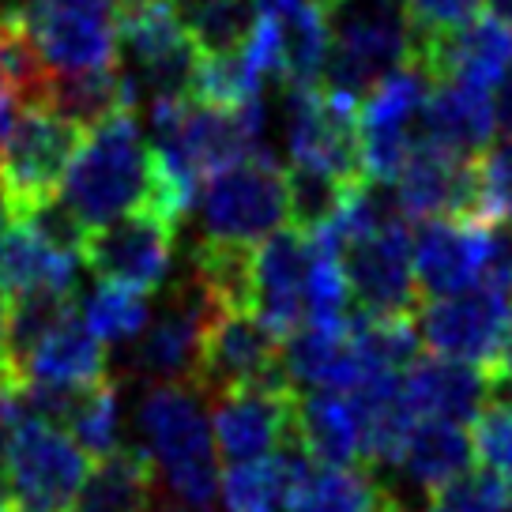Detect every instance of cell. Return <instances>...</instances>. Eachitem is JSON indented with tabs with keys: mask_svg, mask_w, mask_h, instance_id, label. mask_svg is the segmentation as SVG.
<instances>
[{
	"mask_svg": "<svg viewBox=\"0 0 512 512\" xmlns=\"http://www.w3.org/2000/svg\"><path fill=\"white\" fill-rule=\"evenodd\" d=\"M253 287V317L279 339L302 328H332L351 317L339 260L290 226L256 245Z\"/></svg>",
	"mask_w": 512,
	"mask_h": 512,
	"instance_id": "cell-1",
	"label": "cell"
},
{
	"mask_svg": "<svg viewBox=\"0 0 512 512\" xmlns=\"http://www.w3.org/2000/svg\"><path fill=\"white\" fill-rule=\"evenodd\" d=\"M155 196V151L136 113L125 110L83 136L61 185V200L91 234L132 211L151 208Z\"/></svg>",
	"mask_w": 512,
	"mask_h": 512,
	"instance_id": "cell-2",
	"label": "cell"
},
{
	"mask_svg": "<svg viewBox=\"0 0 512 512\" xmlns=\"http://www.w3.org/2000/svg\"><path fill=\"white\" fill-rule=\"evenodd\" d=\"M200 400L192 384L147 388L136 407V430L166 494L196 512H211L219 494V448Z\"/></svg>",
	"mask_w": 512,
	"mask_h": 512,
	"instance_id": "cell-3",
	"label": "cell"
},
{
	"mask_svg": "<svg viewBox=\"0 0 512 512\" xmlns=\"http://www.w3.org/2000/svg\"><path fill=\"white\" fill-rule=\"evenodd\" d=\"M0 497L19 512H72L91 479V460L64 426L31 415L19 396L0 407Z\"/></svg>",
	"mask_w": 512,
	"mask_h": 512,
	"instance_id": "cell-4",
	"label": "cell"
},
{
	"mask_svg": "<svg viewBox=\"0 0 512 512\" xmlns=\"http://www.w3.org/2000/svg\"><path fill=\"white\" fill-rule=\"evenodd\" d=\"M415 61V38L400 4L392 0H336L332 8V49L320 87L328 95L362 98Z\"/></svg>",
	"mask_w": 512,
	"mask_h": 512,
	"instance_id": "cell-5",
	"label": "cell"
},
{
	"mask_svg": "<svg viewBox=\"0 0 512 512\" xmlns=\"http://www.w3.org/2000/svg\"><path fill=\"white\" fill-rule=\"evenodd\" d=\"M200 241L256 249L287 223V174L272 155H256L211 174L196 192Z\"/></svg>",
	"mask_w": 512,
	"mask_h": 512,
	"instance_id": "cell-6",
	"label": "cell"
},
{
	"mask_svg": "<svg viewBox=\"0 0 512 512\" xmlns=\"http://www.w3.org/2000/svg\"><path fill=\"white\" fill-rule=\"evenodd\" d=\"M83 136L87 132L53 106L19 110L16 125L4 140V151H0V192L12 204L16 219L61 196V185Z\"/></svg>",
	"mask_w": 512,
	"mask_h": 512,
	"instance_id": "cell-7",
	"label": "cell"
},
{
	"mask_svg": "<svg viewBox=\"0 0 512 512\" xmlns=\"http://www.w3.org/2000/svg\"><path fill=\"white\" fill-rule=\"evenodd\" d=\"M19 19L53 76H80L117 64V0H27Z\"/></svg>",
	"mask_w": 512,
	"mask_h": 512,
	"instance_id": "cell-8",
	"label": "cell"
},
{
	"mask_svg": "<svg viewBox=\"0 0 512 512\" xmlns=\"http://www.w3.org/2000/svg\"><path fill=\"white\" fill-rule=\"evenodd\" d=\"M430 91V72L411 61L358 102V159L366 185H392L400 177L403 162L418 147V125Z\"/></svg>",
	"mask_w": 512,
	"mask_h": 512,
	"instance_id": "cell-9",
	"label": "cell"
},
{
	"mask_svg": "<svg viewBox=\"0 0 512 512\" xmlns=\"http://www.w3.org/2000/svg\"><path fill=\"white\" fill-rule=\"evenodd\" d=\"M415 332L433 358L490 369L512 332V290L482 279L464 294L422 302L415 313Z\"/></svg>",
	"mask_w": 512,
	"mask_h": 512,
	"instance_id": "cell-10",
	"label": "cell"
},
{
	"mask_svg": "<svg viewBox=\"0 0 512 512\" xmlns=\"http://www.w3.org/2000/svg\"><path fill=\"white\" fill-rule=\"evenodd\" d=\"M354 313L369 320H403L418 313V287L411 268V226L400 211L384 215L369 234L339 253Z\"/></svg>",
	"mask_w": 512,
	"mask_h": 512,
	"instance_id": "cell-11",
	"label": "cell"
},
{
	"mask_svg": "<svg viewBox=\"0 0 512 512\" xmlns=\"http://www.w3.org/2000/svg\"><path fill=\"white\" fill-rule=\"evenodd\" d=\"M215 313L219 309L211 305L204 287L185 272V279H177L159 309L151 313L144 336L128 347V373L147 381L151 388L192 384L196 366H200L204 332Z\"/></svg>",
	"mask_w": 512,
	"mask_h": 512,
	"instance_id": "cell-12",
	"label": "cell"
},
{
	"mask_svg": "<svg viewBox=\"0 0 512 512\" xmlns=\"http://www.w3.org/2000/svg\"><path fill=\"white\" fill-rule=\"evenodd\" d=\"M283 132L294 166L320 170L339 181H362L358 159V106L324 87H287Z\"/></svg>",
	"mask_w": 512,
	"mask_h": 512,
	"instance_id": "cell-13",
	"label": "cell"
},
{
	"mask_svg": "<svg viewBox=\"0 0 512 512\" xmlns=\"http://www.w3.org/2000/svg\"><path fill=\"white\" fill-rule=\"evenodd\" d=\"M298 392L287 381L234 388L211 400V433L215 448L230 467L260 464L294 441Z\"/></svg>",
	"mask_w": 512,
	"mask_h": 512,
	"instance_id": "cell-14",
	"label": "cell"
},
{
	"mask_svg": "<svg viewBox=\"0 0 512 512\" xmlns=\"http://www.w3.org/2000/svg\"><path fill=\"white\" fill-rule=\"evenodd\" d=\"M177 249V226L155 211H132L117 223H106L87 234L83 264L98 275V283L155 294L170 279Z\"/></svg>",
	"mask_w": 512,
	"mask_h": 512,
	"instance_id": "cell-15",
	"label": "cell"
},
{
	"mask_svg": "<svg viewBox=\"0 0 512 512\" xmlns=\"http://www.w3.org/2000/svg\"><path fill=\"white\" fill-rule=\"evenodd\" d=\"M279 354H283L279 336H272L253 313H215L204 332L192 388L204 400H215L234 388L287 381Z\"/></svg>",
	"mask_w": 512,
	"mask_h": 512,
	"instance_id": "cell-16",
	"label": "cell"
},
{
	"mask_svg": "<svg viewBox=\"0 0 512 512\" xmlns=\"http://www.w3.org/2000/svg\"><path fill=\"white\" fill-rule=\"evenodd\" d=\"M490 260V226L475 219H426L411 230L418 298L437 302L479 287Z\"/></svg>",
	"mask_w": 512,
	"mask_h": 512,
	"instance_id": "cell-17",
	"label": "cell"
},
{
	"mask_svg": "<svg viewBox=\"0 0 512 512\" xmlns=\"http://www.w3.org/2000/svg\"><path fill=\"white\" fill-rule=\"evenodd\" d=\"M392 185H396L392 204L403 219H418V223H426V219H475V223H482L479 162L452 159L445 151L418 144Z\"/></svg>",
	"mask_w": 512,
	"mask_h": 512,
	"instance_id": "cell-18",
	"label": "cell"
},
{
	"mask_svg": "<svg viewBox=\"0 0 512 512\" xmlns=\"http://www.w3.org/2000/svg\"><path fill=\"white\" fill-rule=\"evenodd\" d=\"M415 64L433 83H475L494 91L512 72V27L479 12L464 27L415 42Z\"/></svg>",
	"mask_w": 512,
	"mask_h": 512,
	"instance_id": "cell-19",
	"label": "cell"
},
{
	"mask_svg": "<svg viewBox=\"0 0 512 512\" xmlns=\"http://www.w3.org/2000/svg\"><path fill=\"white\" fill-rule=\"evenodd\" d=\"M494 132V91L475 83H437L422 110L418 144L445 151L452 159L479 162L494 147Z\"/></svg>",
	"mask_w": 512,
	"mask_h": 512,
	"instance_id": "cell-20",
	"label": "cell"
},
{
	"mask_svg": "<svg viewBox=\"0 0 512 512\" xmlns=\"http://www.w3.org/2000/svg\"><path fill=\"white\" fill-rule=\"evenodd\" d=\"M106 377H110L106 343L76 313L61 320L19 369L23 388H53V392H91Z\"/></svg>",
	"mask_w": 512,
	"mask_h": 512,
	"instance_id": "cell-21",
	"label": "cell"
},
{
	"mask_svg": "<svg viewBox=\"0 0 512 512\" xmlns=\"http://www.w3.org/2000/svg\"><path fill=\"white\" fill-rule=\"evenodd\" d=\"M283 377L298 392H354L369 381L347 320L332 328H302L283 343Z\"/></svg>",
	"mask_w": 512,
	"mask_h": 512,
	"instance_id": "cell-22",
	"label": "cell"
},
{
	"mask_svg": "<svg viewBox=\"0 0 512 512\" xmlns=\"http://www.w3.org/2000/svg\"><path fill=\"white\" fill-rule=\"evenodd\" d=\"M403 400L418 422H475L486 403V369L426 354L403 373Z\"/></svg>",
	"mask_w": 512,
	"mask_h": 512,
	"instance_id": "cell-23",
	"label": "cell"
},
{
	"mask_svg": "<svg viewBox=\"0 0 512 512\" xmlns=\"http://www.w3.org/2000/svg\"><path fill=\"white\" fill-rule=\"evenodd\" d=\"M294 441L317 467H362V415L351 392L298 396Z\"/></svg>",
	"mask_w": 512,
	"mask_h": 512,
	"instance_id": "cell-24",
	"label": "cell"
},
{
	"mask_svg": "<svg viewBox=\"0 0 512 512\" xmlns=\"http://www.w3.org/2000/svg\"><path fill=\"white\" fill-rule=\"evenodd\" d=\"M80 256H68L49 249L46 241H38L23 223H16L8 249H4V264H0V290L12 298H76L80 287Z\"/></svg>",
	"mask_w": 512,
	"mask_h": 512,
	"instance_id": "cell-25",
	"label": "cell"
},
{
	"mask_svg": "<svg viewBox=\"0 0 512 512\" xmlns=\"http://www.w3.org/2000/svg\"><path fill=\"white\" fill-rule=\"evenodd\" d=\"M313 460L298 445L275 452L260 464L230 467L226 479L219 482L226 512H283L290 505L294 490L309 479Z\"/></svg>",
	"mask_w": 512,
	"mask_h": 512,
	"instance_id": "cell-26",
	"label": "cell"
},
{
	"mask_svg": "<svg viewBox=\"0 0 512 512\" xmlns=\"http://www.w3.org/2000/svg\"><path fill=\"white\" fill-rule=\"evenodd\" d=\"M471 464H475V448L471 433L460 422H418L403 445L396 471L433 497L441 486L467 475Z\"/></svg>",
	"mask_w": 512,
	"mask_h": 512,
	"instance_id": "cell-27",
	"label": "cell"
},
{
	"mask_svg": "<svg viewBox=\"0 0 512 512\" xmlns=\"http://www.w3.org/2000/svg\"><path fill=\"white\" fill-rule=\"evenodd\" d=\"M155 479L159 475L144 448L121 445L110 460H102L91 471L72 512H151Z\"/></svg>",
	"mask_w": 512,
	"mask_h": 512,
	"instance_id": "cell-28",
	"label": "cell"
},
{
	"mask_svg": "<svg viewBox=\"0 0 512 512\" xmlns=\"http://www.w3.org/2000/svg\"><path fill=\"white\" fill-rule=\"evenodd\" d=\"M332 8L336 4H305L302 12L279 19V80L287 87H320L324 64L332 49Z\"/></svg>",
	"mask_w": 512,
	"mask_h": 512,
	"instance_id": "cell-29",
	"label": "cell"
},
{
	"mask_svg": "<svg viewBox=\"0 0 512 512\" xmlns=\"http://www.w3.org/2000/svg\"><path fill=\"white\" fill-rule=\"evenodd\" d=\"M46 106L64 113L68 121H76L83 132H91L102 121L132 110L136 98H132L121 64H113V68H98V72H80V76H53Z\"/></svg>",
	"mask_w": 512,
	"mask_h": 512,
	"instance_id": "cell-30",
	"label": "cell"
},
{
	"mask_svg": "<svg viewBox=\"0 0 512 512\" xmlns=\"http://www.w3.org/2000/svg\"><path fill=\"white\" fill-rule=\"evenodd\" d=\"M200 57H226L249 46L260 27L256 0H174Z\"/></svg>",
	"mask_w": 512,
	"mask_h": 512,
	"instance_id": "cell-31",
	"label": "cell"
},
{
	"mask_svg": "<svg viewBox=\"0 0 512 512\" xmlns=\"http://www.w3.org/2000/svg\"><path fill=\"white\" fill-rule=\"evenodd\" d=\"M121 422H125V396H121V381L106 377L95 384L91 392H83L72 415H68V437L80 445L87 460H110L121 448Z\"/></svg>",
	"mask_w": 512,
	"mask_h": 512,
	"instance_id": "cell-32",
	"label": "cell"
},
{
	"mask_svg": "<svg viewBox=\"0 0 512 512\" xmlns=\"http://www.w3.org/2000/svg\"><path fill=\"white\" fill-rule=\"evenodd\" d=\"M366 181H339L320 170L290 166L287 170V223L305 238H317L324 226L347 208L351 192Z\"/></svg>",
	"mask_w": 512,
	"mask_h": 512,
	"instance_id": "cell-33",
	"label": "cell"
},
{
	"mask_svg": "<svg viewBox=\"0 0 512 512\" xmlns=\"http://www.w3.org/2000/svg\"><path fill=\"white\" fill-rule=\"evenodd\" d=\"M83 324L95 332L102 343H136L151 324V294L117 287V283H95L83 294Z\"/></svg>",
	"mask_w": 512,
	"mask_h": 512,
	"instance_id": "cell-34",
	"label": "cell"
},
{
	"mask_svg": "<svg viewBox=\"0 0 512 512\" xmlns=\"http://www.w3.org/2000/svg\"><path fill=\"white\" fill-rule=\"evenodd\" d=\"M377 482L366 467H313L287 512H369Z\"/></svg>",
	"mask_w": 512,
	"mask_h": 512,
	"instance_id": "cell-35",
	"label": "cell"
},
{
	"mask_svg": "<svg viewBox=\"0 0 512 512\" xmlns=\"http://www.w3.org/2000/svg\"><path fill=\"white\" fill-rule=\"evenodd\" d=\"M430 512H512V490L490 471H467L430 497Z\"/></svg>",
	"mask_w": 512,
	"mask_h": 512,
	"instance_id": "cell-36",
	"label": "cell"
},
{
	"mask_svg": "<svg viewBox=\"0 0 512 512\" xmlns=\"http://www.w3.org/2000/svg\"><path fill=\"white\" fill-rule=\"evenodd\" d=\"M471 448L482 471L512 482V411L482 403V411L471 422Z\"/></svg>",
	"mask_w": 512,
	"mask_h": 512,
	"instance_id": "cell-37",
	"label": "cell"
},
{
	"mask_svg": "<svg viewBox=\"0 0 512 512\" xmlns=\"http://www.w3.org/2000/svg\"><path fill=\"white\" fill-rule=\"evenodd\" d=\"M479 192L482 223H512V136H505L479 159Z\"/></svg>",
	"mask_w": 512,
	"mask_h": 512,
	"instance_id": "cell-38",
	"label": "cell"
},
{
	"mask_svg": "<svg viewBox=\"0 0 512 512\" xmlns=\"http://www.w3.org/2000/svg\"><path fill=\"white\" fill-rule=\"evenodd\" d=\"M482 0H403V16L415 42H426L433 34L464 27L467 19L479 16Z\"/></svg>",
	"mask_w": 512,
	"mask_h": 512,
	"instance_id": "cell-39",
	"label": "cell"
},
{
	"mask_svg": "<svg viewBox=\"0 0 512 512\" xmlns=\"http://www.w3.org/2000/svg\"><path fill=\"white\" fill-rule=\"evenodd\" d=\"M494 117H497V128L505 136H512V72L494 87Z\"/></svg>",
	"mask_w": 512,
	"mask_h": 512,
	"instance_id": "cell-40",
	"label": "cell"
},
{
	"mask_svg": "<svg viewBox=\"0 0 512 512\" xmlns=\"http://www.w3.org/2000/svg\"><path fill=\"white\" fill-rule=\"evenodd\" d=\"M16 95H12V87L4 80V72H0V151H4V140H8V132L16 125Z\"/></svg>",
	"mask_w": 512,
	"mask_h": 512,
	"instance_id": "cell-41",
	"label": "cell"
},
{
	"mask_svg": "<svg viewBox=\"0 0 512 512\" xmlns=\"http://www.w3.org/2000/svg\"><path fill=\"white\" fill-rule=\"evenodd\" d=\"M12 230H16V211H12V204H8L4 192H0V264H4V249H8Z\"/></svg>",
	"mask_w": 512,
	"mask_h": 512,
	"instance_id": "cell-42",
	"label": "cell"
},
{
	"mask_svg": "<svg viewBox=\"0 0 512 512\" xmlns=\"http://www.w3.org/2000/svg\"><path fill=\"white\" fill-rule=\"evenodd\" d=\"M369 512H411V509H407V505L400 501V494H392V490L377 486V497H373Z\"/></svg>",
	"mask_w": 512,
	"mask_h": 512,
	"instance_id": "cell-43",
	"label": "cell"
},
{
	"mask_svg": "<svg viewBox=\"0 0 512 512\" xmlns=\"http://www.w3.org/2000/svg\"><path fill=\"white\" fill-rule=\"evenodd\" d=\"M8 320H12V298L0 290V362H4V347H8Z\"/></svg>",
	"mask_w": 512,
	"mask_h": 512,
	"instance_id": "cell-44",
	"label": "cell"
},
{
	"mask_svg": "<svg viewBox=\"0 0 512 512\" xmlns=\"http://www.w3.org/2000/svg\"><path fill=\"white\" fill-rule=\"evenodd\" d=\"M12 396H19V384H16V377L4 369V362H0V407L12 400Z\"/></svg>",
	"mask_w": 512,
	"mask_h": 512,
	"instance_id": "cell-45",
	"label": "cell"
},
{
	"mask_svg": "<svg viewBox=\"0 0 512 512\" xmlns=\"http://www.w3.org/2000/svg\"><path fill=\"white\" fill-rule=\"evenodd\" d=\"M482 4H486V16L512 23V0H482Z\"/></svg>",
	"mask_w": 512,
	"mask_h": 512,
	"instance_id": "cell-46",
	"label": "cell"
},
{
	"mask_svg": "<svg viewBox=\"0 0 512 512\" xmlns=\"http://www.w3.org/2000/svg\"><path fill=\"white\" fill-rule=\"evenodd\" d=\"M490 369H497L501 377H509L512 381V332H509V339H505V347H501V354H497V362Z\"/></svg>",
	"mask_w": 512,
	"mask_h": 512,
	"instance_id": "cell-47",
	"label": "cell"
},
{
	"mask_svg": "<svg viewBox=\"0 0 512 512\" xmlns=\"http://www.w3.org/2000/svg\"><path fill=\"white\" fill-rule=\"evenodd\" d=\"M0 512H19V509L12 505V501H8V497H0Z\"/></svg>",
	"mask_w": 512,
	"mask_h": 512,
	"instance_id": "cell-48",
	"label": "cell"
}]
</instances>
